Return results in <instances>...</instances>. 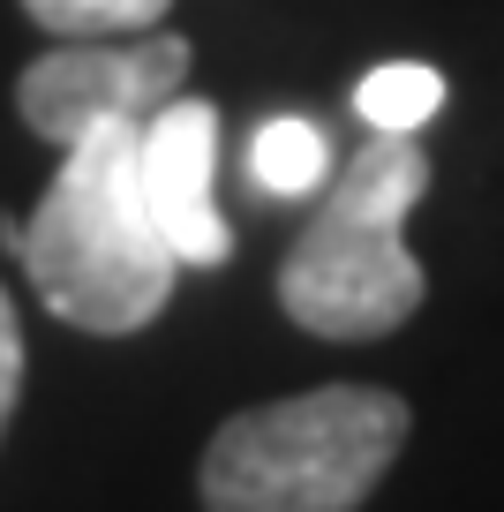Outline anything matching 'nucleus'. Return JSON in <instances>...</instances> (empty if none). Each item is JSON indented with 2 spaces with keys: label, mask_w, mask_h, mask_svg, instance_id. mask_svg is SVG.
Returning a JSON list of instances; mask_svg holds the SVG:
<instances>
[{
  "label": "nucleus",
  "mask_w": 504,
  "mask_h": 512,
  "mask_svg": "<svg viewBox=\"0 0 504 512\" xmlns=\"http://www.w3.org/2000/svg\"><path fill=\"white\" fill-rule=\"evenodd\" d=\"M136 174H143V204H151L158 234L174 241L181 264H226L234 256V234H226L219 196H211V174H219V106H204V98L158 106L143 121Z\"/></svg>",
  "instance_id": "nucleus-5"
},
{
  "label": "nucleus",
  "mask_w": 504,
  "mask_h": 512,
  "mask_svg": "<svg viewBox=\"0 0 504 512\" xmlns=\"http://www.w3.org/2000/svg\"><path fill=\"white\" fill-rule=\"evenodd\" d=\"M189 38L136 31V38H53L16 76V113L53 151L83 144L91 128H143L158 106H174L189 83Z\"/></svg>",
  "instance_id": "nucleus-4"
},
{
  "label": "nucleus",
  "mask_w": 504,
  "mask_h": 512,
  "mask_svg": "<svg viewBox=\"0 0 504 512\" xmlns=\"http://www.w3.org/2000/svg\"><path fill=\"white\" fill-rule=\"evenodd\" d=\"M249 166H256V181L264 189H279V196H301V189H316L324 181V128L316 121H264L256 128V151H249Z\"/></svg>",
  "instance_id": "nucleus-8"
},
{
  "label": "nucleus",
  "mask_w": 504,
  "mask_h": 512,
  "mask_svg": "<svg viewBox=\"0 0 504 512\" xmlns=\"http://www.w3.org/2000/svg\"><path fill=\"white\" fill-rule=\"evenodd\" d=\"M429 196L414 136H377L331 181L324 211L279 264V309L316 339H384L422 309L429 279L407 256V211Z\"/></svg>",
  "instance_id": "nucleus-3"
},
{
  "label": "nucleus",
  "mask_w": 504,
  "mask_h": 512,
  "mask_svg": "<svg viewBox=\"0 0 504 512\" xmlns=\"http://www.w3.org/2000/svg\"><path fill=\"white\" fill-rule=\"evenodd\" d=\"M16 392H23V332H16V302L0 287V437H8V415H16Z\"/></svg>",
  "instance_id": "nucleus-9"
},
{
  "label": "nucleus",
  "mask_w": 504,
  "mask_h": 512,
  "mask_svg": "<svg viewBox=\"0 0 504 512\" xmlns=\"http://www.w3.org/2000/svg\"><path fill=\"white\" fill-rule=\"evenodd\" d=\"M174 0H23V16L53 38H136Z\"/></svg>",
  "instance_id": "nucleus-7"
},
{
  "label": "nucleus",
  "mask_w": 504,
  "mask_h": 512,
  "mask_svg": "<svg viewBox=\"0 0 504 512\" xmlns=\"http://www.w3.org/2000/svg\"><path fill=\"white\" fill-rule=\"evenodd\" d=\"M354 106H362V121L377 128V136H414V128L444 106V76L422 68V61H384V68L362 76Z\"/></svg>",
  "instance_id": "nucleus-6"
},
{
  "label": "nucleus",
  "mask_w": 504,
  "mask_h": 512,
  "mask_svg": "<svg viewBox=\"0 0 504 512\" xmlns=\"http://www.w3.org/2000/svg\"><path fill=\"white\" fill-rule=\"evenodd\" d=\"M407 430V400L384 384H316L219 422L196 490L204 512H362Z\"/></svg>",
  "instance_id": "nucleus-2"
},
{
  "label": "nucleus",
  "mask_w": 504,
  "mask_h": 512,
  "mask_svg": "<svg viewBox=\"0 0 504 512\" xmlns=\"http://www.w3.org/2000/svg\"><path fill=\"white\" fill-rule=\"evenodd\" d=\"M136 144L143 128L128 121L91 128L83 144L61 151V174L46 181L38 211L8 226V249L23 256L38 302L98 339L143 332L181 279L174 241L158 234L151 204H143Z\"/></svg>",
  "instance_id": "nucleus-1"
}]
</instances>
